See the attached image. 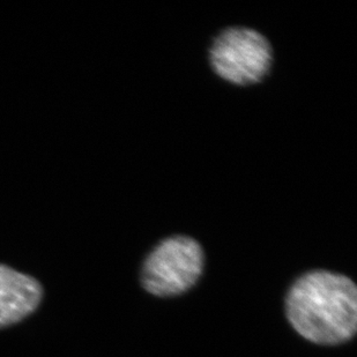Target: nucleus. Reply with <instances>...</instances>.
Here are the masks:
<instances>
[{
    "label": "nucleus",
    "instance_id": "nucleus-1",
    "mask_svg": "<svg viewBox=\"0 0 357 357\" xmlns=\"http://www.w3.org/2000/svg\"><path fill=\"white\" fill-rule=\"evenodd\" d=\"M286 309L294 328L314 344H342L356 333V286L342 274H304L290 288Z\"/></svg>",
    "mask_w": 357,
    "mask_h": 357
},
{
    "label": "nucleus",
    "instance_id": "nucleus-2",
    "mask_svg": "<svg viewBox=\"0 0 357 357\" xmlns=\"http://www.w3.org/2000/svg\"><path fill=\"white\" fill-rule=\"evenodd\" d=\"M272 42L249 26H230L213 38L207 61L213 75L233 87H253L268 77L275 61Z\"/></svg>",
    "mask_w": 357,
    "mask_h": 357
},
{
    "label": "nucleus",
    "instance_id": "nucleus-3",
    "mask_svg": "<svg viewBox=\"0 0 357 357\" xmlns=\"http://www.w3.org/2000/svg\"><path fill=\"white\" fill-rule=\"evenodd\" d=\"M205 265V253L197 239L174 235L151 251L142 271V286L155 296H175L196 284Z\"/></svg>",
    "mask_w": 357,
    "mask_h": 357
},
{
    "label": "nucleus",
    "instance_id": "nucleus-4",
    "mask_svg": "<svg viewBox=\"0 0 357 357\" xmlns=\"http://www.w3.org/2000/svg\"><path fill=\"white\" fill-rule=\"evenodd\" d=\"M43 296V286L36 278L0 264V330L36 312Z\"/></svg>",
    "mask_w": 357,
    "mask_h": 357
}]
</instances>
